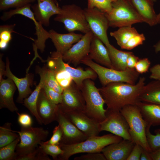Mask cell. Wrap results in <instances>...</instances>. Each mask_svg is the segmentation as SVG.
<instances>
[{"label": "cell", "mask_w": 160, "mask_h": 160, "mask_svg": "<svg viewBox=\"0 0 160 160\" xmlns=\"http://www.w3.org/2000/svg\"><path fill=\"white\" fill-rule=\"evenodd\" d=\"M31 4H28L23 7L15 8L3 13L1 17V19L4 21H6L15 15H20L25 16L32 20L35 25L37 39L34 40L33 44V48L34 52V57L31 62L33 63L37 58L41 60L42 59L39 56L37 50L39 49L41 52L44 51L46 41L49 38V31H47L43 27L42 25L36 18L33 12L31 9Z\"/></svg>", "instance_id": "obj_8"}, {"label": "cell", "mask_w": 160, "mask_h": 160, "mask_svg": "<svg viewBox=\"0 0 160 160\" xmlns=\"http://www.w3.org/2000/svg\"><path fill=\"white\" fill-rule=\"evenodd\" d=\"M112 9L105 13L109 27L132 26L134 24L144 22L129 0H116L112 2Z\"/></svg>", "instance_id": "obj_6"}, {"label": "cell", "mask_w": 160, "mask_h": 160, "mask_svg": "<svg viewBox=\"0 0 160 160\" xmlns=\"http://www.w3.org/2000/svg\"><path fill=\"white\" fill-rule=\"evenodd\" d=\"M43 89L46 96L51 102L57 105L61 103L63 98L62 94L56 92L45 84Z\"/></svg>", "instance_id": "obj_40"}, {"label": "cell", "mask_w": 160, "mask_h": 160, "mask_svg": "<svg viewBox=\"0 0 160 160\" xmlns=\"http://www.w3.org/2000/svg\"><path fill=\"white\" fill-rule=\"evenodd\" d=\"M15 25V24L0 25V41L9 43L12 39V33H15L14 30Z\"/></svg>", "instance_id": "obj_39"}, {"label": "cell", "mask_w": 160, "mask_h": 160, "mask_svg": "<svg viewBox=\"0 0 160 160\" xmlns=\"http://www.w3.org/2000/svg\"><path fill=\"white\" fill-rule=\"evenodd\" d=\"M151 1H152V2H154L156 1L157 0H151Z\"/></svg>", "instance_id": "obj_55"}, {"label": "cell", "mask_w": 160, "mask_h": 160, "mask_svg": "<svg viewBox=\"0 0 160 160\" xmlns=\"http://www.w3.org/2000/svg\"><path fill=\"white\" fill-rule=\"evenodd\" d=\"M138 33L135 28L132 26H124L111 32L110 35L115 39L117 44L121 48L130 39Z\"/></svg>", "instance_id": "obj_29"}, {"label": "cell", "mask_w": 160, "mask_h": 160, "mask_svg": "<svg viewBox=\"0 0 160 160\" xmlns=\"http://www.w3.org/2000/svg\"><path fill=\"white\" fill-rule=\"evenodd\" d=\"M139 59L138 57L134 55L133 53L129 55L127 61V67L134 68L136 64Z\"/></svg>", "instance_id": "obj_48"}, {"label": "cell", "mask_w": 160, "mask_h": 160, "mask_svg": "<svg viewBox=\"0 0 160 160\" xmlns=\"http://www.w3.org/2000/svg\"><path fill=\"white\" fill-rule=\"evenodd\" d=\"M3 54L0 55V81L3 79V76L4 75L6 69L5 64L2 60Z\"/></svg>", "instance_id": "obj_49"}, {"label": "cell", "mask_w": 160, "mask_h": 160, "mask_svg": "<svg viewBox=\"0 0 160 160\" xmlns=\"http://www.w3.org/2000/svg\"><path fill=\"white\" fill-rule=\"evenodd\" d=\"M74 160H107L104 154L100 152L87 153L75 157Z\"/></svg>", "instance_id": "obj_44"}, {"label": "cell", "mask_w": 160, "mask_h": 160, "mask_svg": "<svg viewBox=\"0 0 160 160\" xmlns=\"http://www.w3.org/2000/svg\"><path fill=\"white\" fill-rule=\"evenodd\" d=\"M145 78L141 77L132 84L113 82L98 88L108 110L120 111L124 106L134 105L140 101L139 97L145 85Z\"/></svg>", "instance_id": "obj_1"}, {"label": "cell", "mask_w": 160, "mask_h": 160, "mask_svg": "<svg viewBox=\"0 0 160 160\" xmlns=\"http://www.w3.org/2000/svg\"><path fill=\"white\" fill-rule=\"evenodd\" d=\"M81 90L85 102L84 113L98 123L103 121L107 109L104 108L105 101L94 81L90 79L85 80Z\"/></svg>", "instance_id": "obj_5"}, {"label": "cell", "mask_w": 160, "mask_h": 160, "mask_svg": "<svg viewBox=\"0 0 160 160\" xmlns=\"http://www.w3.org/2000/svg\"><path fill=\"white\" fill-rule=\"evenodd\" d=\"M106 47L109 52L113 69L119 71L125 70L127 68V58L133 52L119 50L110 44Z\"/></svg>", "instance_id": "obj_27"}, {"label": "cell", "mask_w": 160, "mask_h": 160, "mask_svg": "<svg viewBox=\"0 0 160 160\" xmlns=\"http://www.w3.org/2000/svg\"><path fill=\"white\" fill-rule=\"evenodd\" d=\"M123 139L114 134H109L89 137L84 141L73 144L60 143L63 153L58 157V160H68L72 156L78 153L101 152L106 146Z\"/></svg>", "instance_id": "obj_2"}, {"label": "cell", "mask_w": 160, "mask_h": 160, "mask_svg": "<svg viewBox=\"0 0 160 160\" xmlns=\"http://www.w3.org/2000/svg\"><path fill=\"white\" fill-rule=\"evenodd\" d=\"M150 128L147 127L146 133L148 143L152 151L160 147V129L156 130V134L154 135L151 133Z\"/></svg>", "instance_id": "obj_38"}, {"label": "cell", "mask_w": 160, "mask_h": 160, "mask_svg": "<svg viewBox=\"0 0 160 160\" xmlns=\"http://www.w3.org/2000/svg\"><path fill=\"white\" fill-rule=\"evenodd\" d=\"M20 141V137L11 143L0 148V160H15L17 146Z\"/></svg>", "instance_id": "obj_32"}, {"label": "cell", "mask_w": 160, "mask_h": 160, "mask_svg": "<svg viewBox=\"0 0 160 160\" xmlns=\"http://www.w3.org/2000/svg\"><path fill=\"white\" fill-rule=\"evenodd\" d=\"M143 148L140 145L135 144L127 160H140Z\"/></svg>", "instance_id": "obj_46"}, {"label": "cell", "mask_w": 160, "mask_h": 160, "mask_svg": "<svg viewBox=\"0 0 160 160\" xmlns=\"http://www.w3.org/2000/svg\"><path fill=\"white\" fill-rule=\"evenodd\" d=\"M64 113L68 119L88 138L98 136L100 132L99 123L88 117L83 112L77 111Z\"/></svg>", "instance_id": "obj_17"}, {"label": "cell", "mask_w": 160, "mask_h": 160, "mask_svg": "<svg viewBox=\"0 0 160 160\" xmlns=\"http://www.w3.org/2000/svg\"><path fill=\"white\" fill-rule=\"evenodd\" d=\"M139 99L142 102L160 105V81L155 80L145 85Z\"/></svg>", "instance_id": "obj_26"}, {"label": "cell", "mask_w": 160, "mask_h": 160, "mask_svg": "<svg viewBox=\"0 0 160 160\" xmlns=\"http://www.w3.org/2000/svg\"><path fill=\"white\" fill-rule=\"evenodd\" d=\"M15 131L20 137L15 150L17 156L33 151L42 142L46 140L49 134L47 130L42 127L32 126L21 127L20 131Z\"/></svg>", "instance_id": "obj_9"}, {"label": "cell", "mask_w": 160, "mask_h": 160, "mask_svg": "<svg viewBox=\"0 0 160 160\" xmlns=\"http://www.w3.org/2000/svg\"><path fill=\"white\" fill-rule=\"evenodd\" d=\"M144 22L151 26L157 25V16L153 2L151 0H129Z\"/></svg>", "instance_id": "obj_24"}, {"label": "cell", "mask_w": 160, "mask_h": 160, "mask_svg": "<svg viewBox=\"0 0 160 160\" xmlns=\"http://www.w3.org/2000/svg\"><path fill=\"white\" fill-rule=\"evenodd\" d=\"M106 109L105 119L99 123L100 132L108 131L123 139L132 141L128 124L120 111Z\"/></svg>", "instance_id": "obj_11"}, {"label": "cell", "mask_w": 160, "mask_h": 160, "mask_svg": "<svg viewBox=\"0 0 160 160\" xmlns=\"http://www.w3.org/2000/svg\"><path fill=\"white\" fill-rule=\"evenodd\" d=\"M6 69L4 76L11 79L16 85L18 91L17 102L23 103L24 100L32 92L30 86L33 83V77L32 74L26 72L25 77L19 78L11 72L9 67V62L8 57L6 58Z\"/></svg>", "instance_id": "obj_20"}, {"label": "cell", "mask_w": 160, "mask_h": 160, "mask_svg": "<svg viewBox=\"0 0 160 160\" xmlns=\"http://www.w3.org/2000/svg\"><path fill=\"white\" fill-rule=\"evenodd\" d=\"M120 111L128 124L132 141L140 145L147 151L151 152L152 150L146 135L147 124L138 106L136 105H127Z\"/></svg>", "instance_id": "obj_4"}, {"label": "cell", "mask_w": 160, "mask_h": 160, "mask_svg": "<svg viewBox=\"0 0 160 160\" xmlns=\"http://www.w3.org/2000/svg\"><path fill=\"white\" fill-rule=\"evenodd\" d=\"M40 79L38 85L30 96L24 100L23 104L35 117L38 124L42 125V123L38 113L37 104L40 92L45 84L43 77L41 76H40Z\"/></svg>", "instance_id": "obj_28"}, {"label": "cell", "mask_w": 160, "mask_h": 160, "mask_svg": "<svg viewBox=\"0 0 160 160\" xmlns=\"http://www.w3.org/2000/svg\"><path fill=\"white\" fill-rule=\"evenodd\" d=\"M18 115L17 122L22 127H29L31 126L32 120L31 116L25 113H20L17 112Z\"/></svg>", "instance_id": "obj_45"}, {"label": "cell", "mask_w": 160, "mask_h": 160, "mask_svg": "<svg viewBox=\"0 0 160 160\" xmlns=\"http://www.w3.org/2000/svg\"><path fill=\"white\" fill-rule=\"evenodd\" d=\"M49 38L52 42L56 51L63 55L73 45L78 41L83 35L74 32L62 34L51 29L49 31Z\"/></svg>", "instance_id": "obj_21"}, {"label": "cell", "mask_w": 160, "mask_h": 160, "mask_svg": "<svg viewBox=\"0 0 160 160\" xmlns=\"http://www.w3.org/2000/svg\"><path fill=\"white\" fill-rule=\"evenodd\" d=\"M12 124L6 122L0 127V148L12 142L20 137L11 128Z\"/></svg>", "instance_id": "obj_31"}, {"label": "cell", "mask_w": 160, "mask_h": 160, "mask_svg": "<svg viewBox=\"0 0 160 160\" xmlns=\"http://www.w3.org/2000/svg\"><path fill=\"white\" fill-rule=\"evenodd\" d=\"M61 103L58 104L59 109L64 113L84 111L85 102L81 89L73 81L62 93Z\"/></svg>", "instance_id": "obj_13"}, {"label": "cell", "mask_w": 160, "mask_h": 160, "mask_svg": "<svg viewBox=\"0 0 160 160\" xmlns=\"http://www.w3.org/2000/svg\"><path fill=\"white\" fill-rule=\"evenodd\" d=\"M47 155L43 153L39 146L33 151L24 155L17 156L15 160H51Z\"/></svg>", "instance_id": "obj_37"}, {"label": "cell", "mask_w": 160, "mask_h": 160, "mask_svg": "<svg viewBox=\"0 0 160 160\" xmlns=\"http://www.w3.org/2000/svg\"><path fill=\"white\" fill-rule=\"evenodd\" d=\"M145 40V37L144 34L138 33L130 39L121 49L131 50L139 45L142 44Z\"/></svg>", "instance_id": "obj_41"}, {"label": "cell", "mask_w": 160, "mask_h": 160, "mask_svg": "<svg viewBox=\"0 0 160 160\" xmlns=\"http://www.w3.org/2000/svg\"><path fill=\"white\" fill-rule=\"evenodd\" d=\"M54 20L63 23L69 32L78 31L85 34L91 31L84 10L74 4L63 6L60 13Z\"/></svg>", "instance_id": "obj_7"}, {"label": "cell", "mask_w": 160, "mask_h": 160, "mask_svg": "<svg viewBox=\"0 0 160 160\" xmlns=\"http://www.w3.org/2000/svg\"><path fill=\"white\" fill-rule=\"evenodd\" d=\"M135 144L132 141L123 139L106 146L101 152L107 160H127Z\"/></svg>", "instance_id": "obj_18"}, {"label": "cell", "mask_w": 160, "mask_h": 160, "mask_svg": "<svg viewBox=\"0 0 160 160\" xmlns=\"http://www.w3.org/2000/svg\"><path fill=\"white\" fill-rule=\"evenodd\" d=\"M88 56L97 63L113 69L107 48L102 41L94 35L91 41Z\"/></svg>", "instance_id": "obj_23"}, {"label": "cell", "mask_w": 160, "mask_h": 160, "mask_svg": "<svg viewBox=\"0 0 160 160\" xmlns=\"http://www.w3.org/2000/svg\"><path fill=\"white\" fill-rule=\"evenodd\" d=\"M55 121L60 126L63 132L60 143L73 144L82 142L88 138L68 119L59 108Z\"/></svg>", "instance_id": "obj_14"}, {"label": "cell", "mask_w": 160, "mask_h": 160, "mask_svg": "<svg viewBox=\"0 0 160 160\" xmlns=\"http://www.w3.org/2000/svg\"><path fill=\"white\" fill-rule=\"evenodd\" d=\"M90 31L99 38L105 46L110 44L107 35L109 27L105 13L96 8L84 9Z\"/></svg>", "instance_id": "obj_12"}, {"label": "cell", "mask_w": 160, "mask_h": 160, "mask_svg": "<svg viewBox=\"0 0 160 160\" xmlns=\"http://www.w3.org/2000/svg\"><path fill=\"white\" fill-rule=\"evenodd\" d=\"M37 4L31 6L36 20L42 25L48 26L49 20L53 15L60 14L61 7L55 0H36Z\"/></svg>", "instance_id": "obj_16"}, {"label": "cell", "mask_w": 160, "mask_h": 160, "mask_svg": "<svg viewBox=\"0 0 160 160\" xmlns=\"http://www.w3.org/2000/svg\"><path fill=\"white\" fill-rule=\"evenodd\" d=\"M154 47L156 53L160 51V40L154 45Z\"/></svg>", "instance_id": "obj_52"}, {"label": "cell", "mask_w": 160, "mask_h": 160, "mask_svg": "<svg viewBox=\"0 0 160 160\" xmlns=\"http://www.w3.org/2000/svg\"><path fill=\"white\" fill-rule=\"evenodd\" d=\"M151 75L150 78L151 79L160 81V64H156L150 69Z\"/></svg>", "instance_id": "obj_47"}, {"label": "cell", "mask_w": 160, "mask_h": 160, "mask_svg": "<svg viewBox=\"0 0 160 160\" xmlns=\"http://www.w3.org/2000/svg\"><path fill=\"white\" fill-rule=\"evenodd\" d=\"M39 147L43 153L51 156L55 160H58V157L63 153V151L59 145L47 144L42 141Z\"/></svg>", "instance_id": "obj_33"}, {"label": "cell", "mask_w": 160, "mask_h": 160, "mask_svg": "<svg viewBox=\"0 0 160 160\" xmlns=\"http://www.w3.org/2000/svg\"><path fill=\"white\" fill-rule=\"evenodd\" d=\"M151 62L148 58L139 59L136 64L135 69L140 74L146 73L148 71Z\"/></svg>", "instance_id": "obj_43"}, {"label": "cell", "mask_w": 160, "mask_h": 160, "mask_svg": "<svg viewBox=\"0 0 160 160\" xmlns=\"http://www.w3.org/2000/svg\"><path fill=\"white\" fill-rule=\"evenodd\" d=\"M140 160H152L150 152L143 148L140 156Z\"/></svg>", "instance_id": "obj_51"}, {"label": "cell", "mask_w": 160, "mask_h": 160, "mask_svg": "<svg viewBox=\"0 0 160 160\" xmlns=\"http://www.w3.org/2000/svg\"><path fill=\"white\" fill-rule=\"evenodd\" d=\"M93 34L91 31L84 34L81 38L63 55L65 62L76 65L89 55Z\"/></svg>", "instance_id": "obj_15"}, {"label": "cell", "mask_w": 160, "mask_h": 160, "mask_svg": "<svg viewBox=\"0 0 160 160\" xmlns=\"http://www.w3.org/2000/svg\"><path fill=\"white\" fill-rule=\"evenodd\" d=\"M63 135L60 126L58 124L56 126L53 131V134L50 139L44 142L45 143L52 145H59Z\"/></svg>", "instance_id": "obj_42"}, {"label": "cell", "mask_w": 160, "mask_h": 160, "mask_svg": "<svg viewBox=\"0 0 160 160\" xmlns=\"http://www.w3.org/2000/svg\"><path fill=\"white\" fill-rule=\"evenodd\" d=\"M52 71L57 81L63 89L68 87L73 81L70 74L65 70Z\"/></svg>", "instance_id": "obj_36"}, {"label": "cell", "mask_w": 160, "mask_h": 160, "mask_svg": "<svg viewBox=\"0 0 160 160\" xmlns=\"http://www.w3.org/2000/svg\"><path fill=\"white\" fill-rule=\"evenodd\" d=\"M157 24L160 23V12L158 14H157Z\"/></svg>", "instance_id": "obj_54"}, {"label": "cell", "mask_w": 160, "mask_h": 160, "mask_svg": "<svg viewBox=\"0 0 160 160\" xmlns=\"http://www.w3.org/2000/svg\"><path fill=\"white\" fill-rule=\"evenodd\" d=\"M87 8H96L101 11L109 13L112 9V1L110 0H87Z\"/></svg>", "instance_id": "obj_34"}, {"label": "cell", "mask_w": 160, "mask_h": 160, "mask_svg": "<svg viewBox=\"0 0 160 160\" xmlns=\"http://www.w3.org/2000/svg\"><path fill=\"white\" fill-rule=\"evenodd\" d=\"M146 122L147 127L160 126V105L139 101L136 105Z\"/></svg>", "instance_id": "obj_25"}, {"label": "cell", "mask_w": 160, "mask_h": 160, "mask_svg": "<svg viewBox=\"0 0 160 160\" xmlns=\"http://www.w3.org/2000/svg\"><path fill=\"white\" fill-rule=\"evenodd\" d=\"M46 61L47 62V68L52 71L64 70L67 71L80 89L85 80H94L97 76L95 72L91 68L84 70L81 68H75L71 67L63 60V55L56 51L52 52Z\"/></svg>", "instance_id": "obj_10"}, {"label": "cell", "mask_w": 160, "mask_h": 160, "mask_svg": "<svg viewBox=\"0 0 160 160\" xmlns=\"http://www.w3.org/2000/svg\"><path fill=\"white\" fill-rule=\"evenodd\" d=\"M36 71L44 79L45 85L56 92L62 94L63 89L60 85L55 77L54 72L48 68H37Z\"/></svg>", "instance_id": "obj_30"}, {"label": "cell", "mask_w": 160, "mask_h": 160, "mask_svg": "<svg viewBox=\"0 0 160 160\" xmlns=\"http://www.w3.org/2000/svg\"><path fill=\"white\" fill-rule=\"evenodd\" d=\"M36 0H0V10L17 8L34 2Z\"/></svg>", "instance_id": "obj_35"}, {"label": "cell", "mask_w": 160, "mask_h": 160, "mask_svg": "<svg viewBox=\"0 0 160 160\" xmlns=\"http://www.w3.org/2000/svg\"><path fill=\"white\" fill-rule=\"evenodd\" d=\"M17 87L9 78L0 81V109L6 108L11 112H17L18 108L14 103L13 97Z\"/></svg>", "instance_id": "obj_22"}, {"label": "cell", "mask_w": 160, "mask_h": 160, "mask_svg": "<svg viewBox=\"0 0 160 160\" xmlns=\"http://www.w3.org/2000/svg\"><path fill=\"white\" fill-rule=\"evenodd\" d=\"M152 160H160V147L150 153Z\"/></svg>", "instance_id": "obj_50"}, {"label": "cell", "mask_w": 160, "mask_h": 160, "mask_svg": "<svg viewBox=\"0 0 160 160\" xmlns=\"http://www.w3.org/2000/svg\"><path fill=\"white\" fill-rule=\"evenodd\" d=\"M8 43L4 41H0V48L1 49H6L8 45Z\"/></svg>", "instance_id": "obj_53"}, {"label": "cell", "mask_w": 160, "mask_h": 160, "mask_svg": "<svg viewBox=\"0 0 160 160\" xmlns=\"http://www.w3.org/2000/svg\"><path fill=\"white\" fill-rule=\"evenodd\" d=\"M111 0V1L112 2H113V1H116V0Z\"/></svg>", "instance_id": "obj_56"}, {"label": "cell", "mask_w": 160, "mask_h": 160, "mask_svg": "<svg viewBox=\"0 0 160 160\" xmlns=\"http://www.w3.org/2000/svg\"><path fill=\"white\" fill-rule=\"evenodd\" d=\"M37 108L43 124L47 125L55 121L59 109L58 105L52 103L47 98L43 88L38 96Z\"/></svg>", "instance_id": "obj_19"}, {"label": "cell", "mask_w": 160, "mask_h": 160, "mask_svg": "<svg viewBox=\"0 0 160 160\" xmlns=\"http://www.w3.org/2000/svg\"><path fill=\"white\" fill-rule=\"evenodd\" d=\"M80 63L89 67L95 72L103 86L117 82L135 84L139 77L140 74L135 68H127L124 71H119L108 68L93 61L88 55L82 60Z\"/></svg>", "instance_id": "obj_3"}]
</instances>
